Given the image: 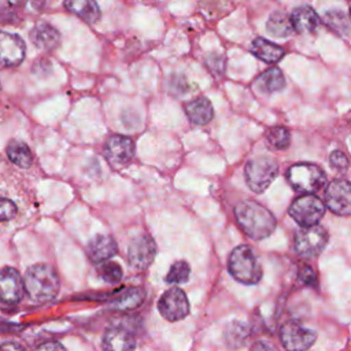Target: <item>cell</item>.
<instances>
[{"label": "cell", "instance_id": "5bb4252c", "mask_svg": "<svg viewBox=\"0 0 351 351\" xmlns=\"http://www.w3.org/2000/svg\"><path fill=\"white\" fill-rule=\"evenodd\" d=\"M136 152L134 141L123 134H112L104 145V155L114 166H123L129 163Z\"/></svg>", "mask_w": 351, "mask_h": 351}, {"label": "cell", "instance_id": "d4e9b609", "mask_svg": "<svg viewBox=\"0 0 351 351\" xmlns=\"http://www.w3.org/2000/svg\"><path fill=\"white\" fill-rule=\"evenodd\" d=\"M251 336V326L243 321H232L223 330V340L230 348L243 347Z\"/></svg>", "mask_w": 351, "mask_h": 351}, {"label": "cell", "instance_id": "603a6c76", "mask_svg": "<svg viewBox=\"0 0 351 351\" xmlns=\"http://www.w3.org/2000/svg\"><path fill=\"white\" fill-rule=\"evenodd\" d=\"M145 299V292L140 287H129L118 292L115 298L111 300V304L121 311H128V310H134L138 306L143 304Z\"/></svg>", "mask_w": 351, "mask_h": 351}, {"label": "cell", "instance_id": "2e32d148", "mask_svg": "<svg viewBox=\"0 0 351 351\" xmlns=\"http://www.w3.org/2000/svg\"><path fill=\"white\" fill-rule=\"evenodd\" d=\"M30 41L44 52H52L60 44V33L52 25L38 22L30 30Z\"/></svg>", "mask_w": 351, "mask_h": 351}, {"label": "cell", "instance_id": "277c9868", "mask_svg": "<svg viewBox=\"0 0 351 351\" xmlns=\"http://www.w3.org/2000/svg\"><path fill=\"white\" fill-rule=\"evenodd\" d=\"M288 184L300 193H314L326 182L325 171L314 163L300 162L292 165L285 173Z\"/></svg>", "mask_w": 351, "mask_h": 351}, {"label": "cell", "instance_id": "e0dca14e", "mask_svg": "<svg viewBox=\"0 0 351 351\" xmlns=\"http://www.w3.org/2000/svg\"><path fill=\"white\" fill-rule=\"evenodd\" d=\"M117 241L107 234L95 236L86 248L88 256L93 263H104L117 254Z\"/></svg>", "mask_w": 351, "mask_h": 351}, {"label": "cell", "instance_id": "ac0fdd59", "mask_svg": "<svg viewBox=\"0 0 351 351\" xmlns=\"http://www.w3.org/2000/svg\"><path fill=\"white\" fill-rule=\"evenodd\" d=\"M285 77L277 66H271L262 71L254 81V88L265 95L281 92L285 88Z\"/></svg>", "mask_w": 351, "mask_h": 351}, {"label": "cell", "instance_id": "7402d4cb", "mask_svg": "<svg viewBox=\"0 0 351 351\" xmlns=\"http://www.w3.org/2000/svg\"><path fill=\"white\" fill-rule=\"evenodd\" d=\"M185 114L193 125L202 126L207 125L214 118V108L207 97L200 96L186 103Z\"/></svg>", "mask_w": 351, "mask_h": 351}, {"label": "cell", "instance_id": "83f0119b", "mask_svg": "<svg viewBox=\"0 0 351 351\" xmlns=\"http://www.w3.org/2000/svg\"><path fill=\"white\" fill-rule=\"evenodd\" d=\"M266 144L276 151L287 149L291 144V133L284 126H271L265 134Z\"/></svg>", "mask_w": 351, "mask_h": 351}, {"label": "cell", "instance_id": "4fadbf2b", "mask_svg": "<svg viewBox=\"0 0 351 351\" xmlns=\"http://www.w3.org/2000/svg\"><path fill=\"white\" fill-rule=\"evenodd\" d=\"M25 295V282L19 271L5 266L0 269V302L5 304H16Z\"/></svg>", "mask_w": 351, "mask_h": 351}, {"label": "cell", "instance_id": "ba28073f", "mask_svg": "<svg viewBox=\"0 0 351 351\" xmlns=\"http://www.w3.org/2000/svg\"><path fill=\"white\" fill-rule=\"evenodd\" d=\"M317 340L315 330L296 319L284 322L280 328V341L287 351H306Z\"/></svg>", "mask_w": 351, "mask_h": 351}, {"label": "cell", "instance_id": "44dd1931", "mask_svg": "<svg viewBox=\"0 0 351 351\" xmlns=\"http://www.w3.org/2000/svg\"><path fill=\"white\" fill-rule=\"evenodd\" d=\"M64 8L84 22L93 25L100 19L101 11L96 0H64Z\"/></svg>", "mask_w": 351, "mask_h": 351}, {"label": "cell", "instance_id": "d590c367", "mask_svg": "<svg viewBox=\"0 0 351 351\" xmlns=\"http://www.w3.org/2000/svg\"><path fill=\"white\" fill-rule=\"evenodd\" d=\"M250 351H280V350L267 340H256L250 347Z\"/></svg>", "mask_w": 351, "mask_h": 351}, {"label": "cell", "instance_id": "4316f807", "mask_svg": "<svg viewBox=\"0 0 351 351\" xmlns=\"http://www.w3.org/2000/svg\"><path fill=\"white\" fill-rule=\"evenodd\" d=\"M8 159L21 169H27L33 163V154L27 144L21 140H11L5 148Z\"/></svg>", "mask_w": 351, "mask_h": 351}, {"label": "cell", "instance_id": "ffe728a7", "mask_svg": "<svg viewBox=\"0 0 351 351\" xmlns=\"http://www.w3.org/2000/svg\"><path fill=\"white\" fill-rule=\"evenodd\" d=\"M250 51L255 58H258L259 60L269 63V64H276L285 55V51L282 47H280L278 44H274L270 40H266L263 37L254 38L250 45Z\"/></svg>", "mask_w": 351, "mask_h": 351}, {"label": "cell", "instance_id": "484cf974", "mask_svg": "<svg viewBox=\"0 0 351 351\" xmlns=\"http://www.w3.org/2000/svg\"><path fill=\"white\" fill-rule=\"evenodd\" d=\"M266 30L273 37L285 38L293 33V26L291 18L285 12L274 11L266 21Z\"/></svg>", "mask_w": 351, "mask_h": 351}, {"label": "cell", "instance_id": "7a4b0ae2", "mask_svg": "<svg viewBox=\"0 0 351 351\" xmlns=\"http://www.w3.org/2000/svg\"><path fill=\"white\" fill-rule=\"evenodd\" d=\"M25 292L34 303L49 302L56 298L60 289V280L56 270L47 263L30 266L23 277Z\"/></svg>", "mask_w": 351, "mask_h": 351}, {"label": "cell", "instance_id": "d6986e66", "mask_svg": "<svg viewBox=\"0 0 351 351\" xmlns=\"http://www.w3.org/2000/svg\"><path fill=\"white\" fill-rule=\"evenodd\" d=\"M289 18H291L293 30H296L300 34L313 33L321 23L318 14L310 5H299L293 8Z\"/></svg>", "mask_w": 351, "mask_h": 351}, {"label": "cell", "instance_id": "cb8c5ba5", "mask_svg": "<svg viewBox=\"0 0 351 351\" xmlns=\"http://www.w3.org/2000/svg\"><path fill=\"white\" fill-rule=\"evenodd\" d=\"M325 26L340 37H347L351 34V18L339 8H332L325 11L322 16Z\"/></svg>", "mask_w": 351, "mask_h": 351}, {"label": "cell", "instance_id": "5b68a950", "mask_svg": "<svg viewBox=\"0 0 351 351\" xmlns=\"http://www.w3.org/2000/svg\"><path fill=\"white\" fill-rule=\"evenodd\" d=\"M278 174V163L270 156H255L244 167L247 186L255 193H263Z\"/></svg>", "mask_w": 351, "mask_h": 351}, {"label": "cell", "instance_id": "9a60e30c", "mask_svg": "<svg viewBox=\"0 0 351 351\" xmlns=\"http://www.w3.org/2000/svg\"><path fill=\"white\" fill-rule=\"evenodd\" d=\"M103 351H136V337L125 326L108 328L101 339Z\"/></svg>", "mask_w": 351, "mask_h": 351}, {"label": "cell", "instance_id": "d6a6232c", "mask_svg": "<svg viewBox=\"0 0 351 351\" xmlns=\"http://www.w3.org/2000/svg\"><path fill=\"white\" fill-rule=\"evenodd\" d=\"M298 278L302 284L307 285V287H317V273L313 270L311 266L308 265H303L300 266L299 271H298Z\"/></svg>", "mask_w": 351, "mask_h": 351}, {"label": "cell", "instance_id": "8fae6325", "mask_svg": "<svg viewBox=\"0 0 351 351\" xmlns=\"http://www.w3.org/2000/svg\"><path fill=\"white\" fill-rule=\"evenodd\" d=\"M156 244L149 234L136 236L128 247V262L136 270L147 269L155 259Z\"/></svg>", "mask_w": 351, "mask_h": 351}, {"label": "cell", "instance_id": "7c38bea8", "mask_svg": "<svg viewBox=\"0 0 351 351\" xmlns=\"http://www.w3.org/2000/svg\"><path fill=\"white\" fill-rule=\"evenodd\" d=\"M26 55V45L21 36L0 30V64L4 67L19 66Z\"/></svg>", "mask_w": 351, "mask_h": 351}, {"label": "cell", "instance_id": "8d00e7d4", "mask_svg": "<svg viewBox=\"0 0 351 351\" xmlns=\"http://www.w3.org/2000/svg\"><path fill=\"white\" fill-rule=\"evenodd\" d=\"M0 351H25V348L21 347V346L16 344V343L7 341V343H3V344L0 346Z\"/></svg>", "mask_w": 351, "mask_h": 351}, {"label": "cell", "instance_id": "74e56055", "mask_svg": "<svg viewBox=\"0 0 351 351\" xmlns=\"http://www.w3.org/2000/svg\"><path fill=\"white\" fill-rule=\"evenodd\" d=\"M350 16H351V5H350Z\"/></svg>", "mask_w": 351, "mask_h": 351}, {"label": "cell", "instance_id": "3957f363", "mask_svg": "<svg viewBox=\"0 0 351 351\" xmlns=\"http://www.w3.org/2000/svg\"><path fill=\"white\" fill-rule=\"evenodd\" d=\"M228 269L236 281L245 285L258 284L263 276V269L256 254L247 244H240L232 250L228 259Z\"/></svg>", "mask_w": 351, "mask_h": 351}, {"label": "cell", "instance_id": "f35d334b", "mask_svg": "<svg viewBox=\"0 0 351 351\" xmlns=\"http://www.w3.org/2000/svg\"><path fill=\"white\" fill-rule=\"evenodd\" d=\"M0 90H1V84H0Z\"/></svg>", "mask_w": 351, "mask_h": 351}, {"label": "cell", "instance_id": "e575fe53", "mask_svg": "<svg viewBox=\"0 0 351 351\" xmlns=\"http://www.w3.org/2000/svg\"><path fill=\"white\" fill-rule=\"evenodd\" d=\"M34 351H66V347L60 341L49 340V341H45V343L40 344L38 347H36Z\"/></svg>", "mask_w": 351, "mask_h": 351}, {"label": "cell", "instance_id": "30bf717a", "mask_svg": "<svg viewBox=\"0 0 351 351\" xmlns=\"http://www.w3.org/2000/svg\"><path fill=\"white\" fill-rule=\"evenodd\" d=\"M325 206L336 215L351 214V182L335 178L325 189Z\"/></svg>", "mask_w": 351, "mask_h": 351}, {"label": "cell", "instance_id": "4dcf8cb0", "mask_svg": "<svg viewBox=\"0 0 351 351\" xmlns=\"http://www.w3.org/2000/svg\"><path fill=\"white\" fill-rule=\"evenodd\" d=\"M206 66L207 69L215 74V75H222L225 71V59L222 55L218 53H210L206 58Z\"/></svg>", "mask_w": 351, "mask_h": 351}, {"label": "cell", "instance_id": "8992f818", "mask_svg": "<svg viewBox=\"0 0 351 351\" xmlns=\"http://www.w3.org/2000/svg\"><path fill=\"white\" fill-rule=\"evenodd\" d=\"M329 241L328 232L319 226H300L293 234V251L302 258H315Z\"/></svg>", "mask_w": 351, "mask_h": 351}, {"label": "cell", "instance_id": "52a82bcc", "mask_svg": "<svg viewBox=\"0 0 351 351\" xmlns=\"http://www.w3.org/2000/svg\"><path fill=\"white\" fill-rule=\"evenodd\" d=\"M288 213L300 226L318 225L325 214V203L313 193H303L291 203Z\"/></svg>", "mask_w": 351, "mask_h": 351}, {"label": "cell", "instance_id": "9c48e42d", "mask_svg": "<svg viewBox=\"0 0 351 351\" xmlns=\"http://www.w3.org/2000/svg\"><path fill=\"white\" fill-rule=\"evenodd\" d=\"M189 300L185 292L178 287H171L165 291L158 302L160 315L170 322L184 319L189 314Z\"/></svg>", "mask_w": 351, "mask_h": 351}, {"label": "cell", "instance_id": "6da1fadb", "mask_svg": "<svg viewBox=\"0 0 351 351\" xmlns=\"http://www.w3.org/2000/svg\"><path fill=\"white\" fill-rule=\"evenodd\" d=\"M234 218L240 229L252 240L269 237L277 226L276 217L258 202L243 200L234 207Z\"/></svg>", "mask_w": 351, "mask_h": 351}, {"label": "cell", "instance_id": "836d02e7", "mask_svg": "<svg viewBox=\"0 0 351 351\" xmlns=\"http://www.w3.org/2000/svg\"><path fill=\"white\" fill-rule=\"evenodd\" d=\"M329 163L333 169L339 170V171H346L350 166V162H348V158L346 156L344 152L339 151V149H335L330 152L329 155Z\"/></svg>", "mask_w": 351, "mask_h": 351}, {"label": "cell", "instance_id": "f1b7e54d", "mask_svg": "<svg viewBox=\"0 0 351 351\" xmlns=\"http://www.w3.org/2000/svg\"><path fill=\"white\" fill-rule=\"evenodd\" d=\"M189 276H191V267H189L188 262L176 261L170 266V269L165 277V281L167 284H184L189 280Z\"/></svg>", "mask_w": 351, "mask_h": 351}, {"label": "cell", "instance_id": "1f68e13d", "mask_svg": "<svg viewBox=\"0 0 351 351\" xmlns=\"http://www.w3.org/2000/svg\"><path fill=\"white\" fill-rule=\"evenodd\" d=\"M16 204L5 197H0V222L12 219L16 215Z\"/></svg>", "mask_w": 351, "mask_h": 351}, {"label": "cell", "instance_id": "f546056e", "mask_svg": "<svg viewBox=\"0 0 351 351\" xmlns=\"http://www.w3.org/2000/svg\"><path fill=\"white\" fill-rule=\"evenodd\" d=\"M99 273H100L101 278L110 284H117L118 281H121V278L123 276L121 265L117 262H112V261H107V262L101 263Z\"/></svg>", "mask_w": 351, "mask_h": 351}]
</instances>
